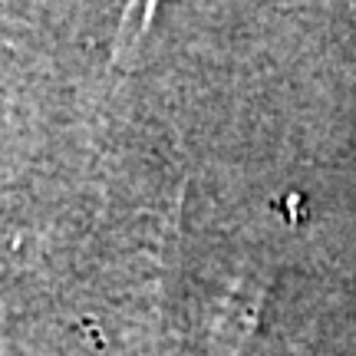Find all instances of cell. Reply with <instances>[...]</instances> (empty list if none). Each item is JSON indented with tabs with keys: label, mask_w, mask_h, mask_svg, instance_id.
Listing matches in <instances>:
<instances>
[{
	"label": "cell",
	"mask_w": 356,
	"mask_h": 356,
	"mask_svg": "<svg viewBox=\"0 0 356 356\" xmlns=\"http://www.w3.org/2000/svg\"><path fill=\"white\" fill-rule=\"evenodd\" d=\"M261 297H264V284L254 291H241L238 307H225V314L211 327V343H215V356H241L248 333L254 330V317L261 310Z\"/></svg>",
	"instance_id": "1"
},
{
	"label": "cell",
	"mask_w": 356,
	"mask_h": 356,
	"mask_svg": "<svg viewBox=\"0 0 356 356\" xmlns=\"http://www.w3.org/2000/svg\"><path fill=\"white\" fill-rule=\"evenodd\" d=\"M155 7L159 0H129L126 10H122V20H119V30H115V43H113V70H122V66L139 53L142 40L149 37V26H152Z\"/></svg>",
	"instance_id": "2"
}]
</instances>
